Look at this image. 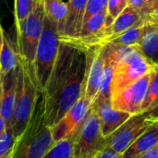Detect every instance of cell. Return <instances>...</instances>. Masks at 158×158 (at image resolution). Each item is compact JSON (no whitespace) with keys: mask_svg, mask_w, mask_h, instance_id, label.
Returning <instances> with one entry per match:
<instances>
[{"mask_svg":"<svg viewBox=\"0 0 158 158\" xmlns=\"http://www.w3.org/2000/svg\"><path fill=\"white\" fill-rule=\"evenodd\" d=\"M13 4L14 8V0H0V9H10V4Z\"/></svg>","mask_w":158,"mask_h":158,"instance_id":"cell-31","label":"cell"},{"mask_svg":"<svg viewBox=\"0 0 158 158\" xmlns=\"http://www.w3.org/2000/svg\"><path fill=\"white\" fill-rule=\"evenodd\" d=\"M151 0H127V4L129 6L132 7L136 11H138L143 18L149 13Z\"/></svg>","mask_w":158,"mask_h":158,"instance_id":"cell-27","label":"cell"},{"mask_svg":"<svg viewBox=\"0 0 158 158\" xmlns=\"http://www.w3.org/2000/svg\"><path fill=\"white\" fill-rule=\"evenodd\" d=\"M152 70L143 78L111 97L112 106L118 111L135 115L141 112L150 83Z\"/></svg>","mask_w":158,"mask_h":158,"instance_id":"cell-9","label":"cell"},{"mask_svg":"<svg viewBox=\"0 0 158 158\" xmlns=\"http://www.w3.org/2000/svg\"><path fill=\"white\" fill-rule=\"evenodd\" d=\"M107 4H108V0H88L85 9L84 19H83V23L86 20H88L91 17L106 11Z\"/></svg>","mask_w":158,"mask_h":158,"instance_id":"cell-26","label":"cell"},{"mask_svg":"<svg viewBox=\"0 0 158 158\" xmlns=\"http://www.w3.org/2000/svg\"><path fill=\"white\" fill-rule=\"evenodd\" d=\"M92 107L96 113L101 132L104 137H108L118 130L131 115L116 110L111 104V100L103 102H93Z\"/></svg>","mask_w":158,"mask_h":158,"instance_id":"cell-12","label":"cell"},{"mask_svg":"<svg viewBox=\"0 0 158 158\" xmlns=\"http://www.w3.org/2000/svg\"><path fill=\"white\" fill-rule=\"evenodd\" d=\"M155 120H156V121H157V122H158V117H156V118H155Z\"/></svg>","mask_w":158,"mask_h":158,"instance_id":"cell-37","label":"cell"},{"mask_svg":"<svg viewBox=\"0 0 158 158\" xmlns=\"http://www.w3.org/2000/svg\"><path fill=\"white\" fill-rule=\"evenodd\" d=\"M158 142V122L149 126L122 154V158H138L150 150Z\"/></svg>","mask_w":158,"mask_h":158,"instance_id":"cell-16","label":"cell"},{"mask_svg":"<svg viewBox=\"0 0 158 158\" xmlns=\"http://www.w3.org/2000/svg\"><path fill=\"white\" fill-rule=\"evenodd\" d=\"M60 46V34L57 24L44 17L43 32L32 63L33 71L41 93L44 90L55 67Z\"/></svg>","mask_w":158,"mask_h":158,"instance_id":"cell-4","label":"cell"},{"mask_svg":"<svg viewBox=\"0 0 158 158\" xmlns=\"http://www.w3.org/2000/svg\"><path fill=\"white\" fill-rule=\"evenodd\" d=\"M95 158H122V155L106 147L99 153Z\"/></svg>","mask_w":158,"mask_h":158,"instance_id":"cell-28","label":"cell"},{"mask_svg":"<svg viewBox=\"0 0 158 158\" xmlns=\"http://www.w3.org/2000/svg\"><path fill=\"white\" fill-rule=\"evenodd\" d=\"M128 6L127 0H108L106 27L110 26L115 19Z\"/></svg>","mask_w":158,"mask_h":158,"instance_id":"cell-25","label":"cell"},{"mask_svg":"<svg viewBox=\"0 0 158 158\" xmlns=\"http://www.w3.org/2000/svg\"><path fill=\"white\" fill-rule=\"evenodd\" d=\"M2 96H3V87H2V83L0 82V107L2 103Z\"/></svg>","mask_w":158,"mask_h":158,"instance_id":"cell-35","label":"cell"},{"mask_svg":"<svg viewBox=\"0 0 158 158\" xmlns=\"http://www.w3.org/2000/svg\"><path fill=\"white\" fill-rule=\"evenodd\" d=\"M136 46L153 66H158V23L146 22L143 25Z\"/></svg>","mask_w":158,"mask_h":158,"instance_id":"cell-15","label":"cell"},{"mask_svg":"<svg viewBox=\"0 0 158 158\" xmlns=\"http://www.w3.org/2000/svg\"><path fill=\"white\" fill-rule=\"evenodd\" d=\"M154 67L135 45L133 50L115 67L111 82V97L149 73Z\"/></svg>","mask_w":158,"mask_h":158,"instance_id":"cell-6","label":"cell"},{"mask_svg":"<svg viewBox=\"0 0 158 158\" xmlns=\"http://www.w3.org/2000/svg\"><path fill=\"white\" fill-rule=\"evenodd\" d=\"M18 70L19 67L10 71L9 73H7L1 80L3 87V96L0 107V115L5 118V120L7 123V126H12L17 95Z\"/></svg>","mask_w":158,"mask_h":158,"instance_id":"cell-14","label":"cell"},{"mask_svg":"<svg viewBox=\"0 0 158 158\" xmlns=\"http://www.w3.org/2000/svg\"><path fill=\"white\" fill-rule=\"evenodd\" d=\"M45 16L55 21L60 34L68 13V6L63 0H43Z\"/></svg>","mask_w":158,"mask_h":158,"instance_id":"cell-20","label":"cell"},{"mask_svg":"<svg viewBox=\"0 0 158 158\" xmlns=\"http://www.w3.org/2000/svg\"><path fill=\"white\" fill-rule=\"evenodd\" d=\"M42 0H33V2H34V6L36 5V4H38L39 2H41Z\"/></svg>","mask_w":158,"mask_h":158,"instance_id":"cell-36","label":"cell"},{"mask_svg":"<svg viewBox=\"0 0 158 158\" xmlns=\"http://www.w3.org/2000/svg\"><path fill=\"white\" fill-rule=\"evenodd\" d=\"M4 31L2 29V26L0 24V51H1V48H2V44H3V40H4Z\"/></svg>","mask_w":158,"mask_h":158,"instance_id":"cell-34","label":"cell"},{"mask_svg":"<svg viewBox=\"0 0 158 158\" xmlns=\"http://www.w3.org/2000/svg\"><path fill=\"white\" fill-rule=\"evenodd\" d=\"M85 76V51L60 40L55 67L42 93L44 116L48 127L55 126L84 94Z\"/></svg>","mask_w":158,"mask_h":158,"instance_id":"cell-1","label":"cell"},{"mask_svg":"<svg viewBox=\"0 0 158 158\" xmlns=\"http://www.w3.org/2000/svg\"><path fill=\"white\" fill-rule=\"evenodd\" d=\"M7 123H6V121L5 120V118L0 115V137L6 132V129H7ZM11 127V126H10Z\"/></svg>","mask_w":158,"mask_h":158,"instance_id":"cell-32","label":"cell"},{"mask_svg":"<svg viewBox=\"0 0 158 158\" xmlns=\"http://www.w3.org/2000/svg\"><path fill=\"white\" fill-rule=\"evenodd\" d=\"M44 17L45 13L42 0L34 6L31 13L25 19L15 26L17 33L16 43L19 56L31 65L43 32Z\"/></svg>","mask_w":158,"mask_h":158,"instance_id":"cell-5","label":"cell"},{"mask_svg":"<svg viewBox=\"0 0 158 158\" xmlns=\"http://www.w3.org/2000/svg\"><path fill=\"white\" fill-rule=\"evenodd\" d=\"M15 142L12 128L8 126L6 132L0 137V158H11Z\"/></svg>","mask_w":158,"mask_h":158,"instance_id":"cell-24","label":"cell"},{"mask_svg":"<svg viewBox=\"0 0 158 158\" xmlns=\"http://www.w3.org/2000/svg\"><path fill=\"white\" fill-rule=\"evenodd\" d=\"M102 44L93 45L84 49L86 54V76L84 85V96L94 102L100 83L105 65V57Z\"/></svg>","mask_w":158,"mask_h":158,"instance_id":"cell-11","label":"cell"},{"mask_svg":"<svg viewBox=\"0 0 158 158\" xmlns=\"http://www.w3.org/2000/svg\"><path fill=\"white\" fill-rule=\"evenodd\" d=\"M88 0H69L67 18L60 32L61 40L76 38L81 30Z\"/></svg>","mask_w":158,"mask_h":158,"instance_id":"cell-13","label":"cell"},{"mask_svg":"<svg viewBox=\"0 0 158 158\" xmlns=\"http://www.w3.org/2000/svg\"><path fill=\"white\" fill-rule=\"evenodd\" d=\"M143 19L145 22H155L158 23V5L146 16H144Z\"/></svg>","mask_w":158,"mask_h":158,"instance_id":"cell-29","label":"cell"},{"mask_svg":"<svg viewBox=\"0 0 158 158\" xmlns=\"http://www.w3.org/2000/svg\"><path fill=\"white\" fill-rule=\"evenodd\" d=\"M158 5V0H151V3H150V8H149V13L156 6ZM146 16V15H145Z\"/></svg>","mask_w":158,"mask_h":158,"instance_id":"cell-33","label":"cell"},{"mask_svg":"<svg viewBox=\"0 0 158 158\" xmlns=\"http://www.w3.org/2000/svg\"><path fill=\"white\" fill-rule=\"evenodd\" d=\"M55 144L44 120L42 94L24 132L16 140L11 158H43Z\"/></svg>","mask_w":158,"mask_h":158,"instance_id":"cell-3","label":"cell"},{"mask_svg":"<svg viewBox=\"0 0 158 158\" xmlns=\"http://www.w3.org/2000/svg\"><path fill=\"white\" fill-rule=\"evenodd\" d=\"M151 112L155 118L158 117V66H155L152 69L150 83L141 112Z\"/></svg>","mask_w":158,"mask_h":158,"instance_id":"cell-19","label":"cell"},{"mask_svg":"<svg viewBox=\"0 0 158 158\" xmlns=\"http://www.w3.org/2000/svg\"><path fill=\"white\" fill-rule=\"evenodd\" d=\"M41 94L42 93L35 78L32 65L20 57L18 70L15 109L11 126L16 140L27 128Z\"/></svg>","mask_w":158,"mask_h":158,"instance_id":"cell-2","label":"cell"},{"mask_svg":"<svg viewBox=\"0 0 158 158\" xmlns=\"http://www.w3.org/2000/svg\"><path fill=\"white\" fill-rule=\"evenodd\" d=\"M19 54L17 43H14L10 36L4 32V40L0 51V76L1 80L19 65Z\"/></svg>","mask_w":158,"mask_h":158,"instance_id":"cell-17","label":"cell"},{"mask_svg":"<svg viewBox=\"0 0 158 158\" xmlns=\"http://www.w3.org/2000/svg\"><path fill=\"white\" fill-rule=\"evenodd\" d=\"M155 121L151 112H140L131 115L118 130L106 137V147L119 154L125 150Z\"/></svg>","mask_w":158,"mask_h":158,"instance_id":"cell-8","label":"cell"},{"mask_svg":"<svg viewBox=\"0 0 158 158\" xmlns=\"http://www.w3.org/2000/svg\"><path fill=\"white\" fill-rule=\"evenodd\" d=\"M105 148H106V138L101 132L96 113L91 106L79 130L73 158H95Z\"/></svg>","mask_w":158,"mask_h":158,"instance_id":"cell-7","label":"cell"},{"mask_svg":"<svg viewBox=\"0 0 158 158\" xmlns=\"http://www.w3.org/2000/svg\"><path fill=\"white\" fill-rule=\"evenodd\" d=\"M34 7L33 0H14V24L17 26L19 22L25 19Z\"/></svg>","mask_w":158,"mask_h":158,"instance_id":"cell-23","label":"cell"},{"mask_svg":"<svg viewBox=\"0 0 158 158\" xmlns=\"http://www.w3.org/2000/svg\"><path fill=\"white\" fill-rule=\"evenodd\" d=\"M138 158H158V142L150 150H148Z\"/></svg>","mask_w":158,"mask_h":158,"instance_id":"cell-30","label":"cell"},{"mask_svg":"<svg viewBox=\"0 0 158 158\" xmlns=\"http://www.w3.org/2000/svg\"><path fill=\"white\" fill-rule=\"evenodd\" d=\"M145 24V23H144ZM144 24L142 25H136L127 31L116 36L115 38L108 41V43H111L116 45H123V46H133L137 45L141 35L143 33V27ZM107 43V42H106Z\"/></svg>","mask_w":158,"mask_h":158,"instance_id":"cell-22","label":"cell"},{"mask_svg":"<svg viewBox=\"0 0 158 158\" xmlns=\"http://www.w3.org/2000/svg\"><path fill=\"white\" fill-rule=\"evenodd\" d=\"M106 11L96 14L91 17L88 20H86L83 23L81 32L76 38L69 39V40H63V41L71 44H78L86 41L91 37L94 36L95 34H97L100 31H102L106 27Z\"/></svg>","mask_w":158,"mask_h":158,"instance_id":"cell-18","label":"cell"},{"mask_svg":"<svg viewBox=\"0 0 158 158\" xmlns=\"http://www.w3.org/2000/svg\"><path fill=\"white\" fill-rule=\"evenodd\" d=\"M0 82H1V76H0Z\"/></svg>","mask_w":158,"mask_h":158,"instance_id":"cell-38","label":"cell"},{"mask_svg":"<svg viewBox=\"0 0 158 158\" xmlns=\"http://www.w3.org/2000/svg\"><path fill=\"white\" fill-rule=\"evenodd\" d=\"M79 130L69 137L55 143L52 148L44 155L43 158H73L74 144Z\"/></svg>","mask_w":158,"mask_h":158,"instance_id":"cell-21","label":"cell"},{"mask_svg":"<svg viewBox=\"0 0 158 158\" xmlns=\"http://www.w3.org/2000/svg\"><path fill=\"white\" fill-rule=\"evenodd\" d=\"M92 106V101L84 94L69 108L62 118L51 128L54 142L63 140L77 131L85 119Z\"/></svg>","mask_w":158,"mask_h":158,"instance_id":"cell-10","label":"cell"}]
</instances>
